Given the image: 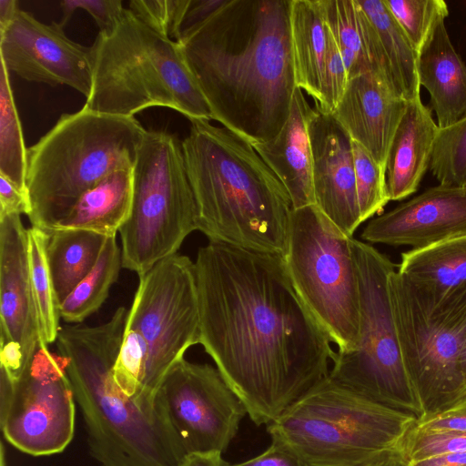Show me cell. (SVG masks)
Masks as SVG:
<instances>
[{"label":"cell","instance_id":"obj_1","mask_svg":"<svg viewBox=\"0 0 466 466\" xmlns=\"http://www.w3.org/2000/svg\"><path fill=\"white\" fill-rule=\"evenodd\" d=\"M205 351L258 426L329 374L331 339L279 255L209 241L195 261Z\"/></svg>","mask_w":466,"mask_h":466},{"label":"cell","instance_id":"obj_2","mask_svg":"<svg viewBox=\"0 0 466 466\" xmlns=\"http://www.w3.org/2000/svg\"><path fill=\"white\" fill-rule=\"evenodd\" d=\"M290 0H228L177 42L212 119L252 145L272 139L297 87Z\"/></svg>","mask_w":466,"mask_h":466},{"label":"cell","instance_id":"obj_3","mask_svg":"<svg viewBox=\"0 0 466 466\" xmlns=\"http://www.w3.org/2000/svg\"><path fill=\"white\" fill-rule=\"evenodd\" d=\"M181 142L197 207V230L209 241L284 256L293 206L253 145L225 127L190 120Z\"/></svg>","mask_w":466,"mask_h":466},{"label":"cell","instance_id":"obj_4","mask_svg":"<svg viewBox=\"0 0 466 466\" xmlns=\"http://www.w3.org/2000/svg\"><path fill=\"white\" fill-rule=\"evenodd\" d=\"M127 314L121 306L103 324H66L56 340L66 360L90 452L100 466H180L186 452L160 403L143 408L114 380Z\"/></svg>","mask_w":466,"mask_h":466},{"label":"cell","instance_id":"obj_5","mask_svg":"<svg viewBox=\"0 0 466 466\" xmlns=\"http://www.w3.org/2000/svg\"><path fill=\"white\" fill-rule=\"evenodd\" d=\"M146 131L134 116L85 107L61 115L27 148L25 192L31 227L49 233L106 176L134 167Z\"/></svg>","mask_w":466,"mask_h":466},{"label":"cell","instance_id":"obj_6","mask_svg":"<svg viewBox=\"0 0 466 466\" xmlns=\"http://www.w3.org/2000/svg\"><path fill=\"white\" fill-rule=\"evenodd\" d=\"M90 50L92 89L83 107L134 116L148 107L164 106L189 120H213L178 43L129 8L112 31L98 33Z\"/></svg>","mask_w":466,"mask_h":466},{"label":"cell","instance_id":"obj_7","mask_svg":"<svg viewBox=\"0 0 466 466\" xmlns=\"http://www.w3.org/2000/svg\"><path fill=\"white\" fill-rule=\"evenodd\" d=\"M417 417L362 395L329 376L267 425L271 440L309 466H370L399 458Z\"/></svg>","mask_w":466,"mask_h":466},{"label":"cell","instance_id":"obj_8","mask_svg":"<svg viewBox=\"0 0 466 466\" xmlns=\"http://www.w3.org/2000/svg\"><path fill=\"white\" fill-rule=\"evenodd\" d=\"M360 296V336L355 350L336 351L329 377L375 401L422 416L425 398L402 359L389 278L396 265L372 245L351 239Z\"/></svg>","mask_w":466,"mask_h":466},{"label":"cell","instance_id":"obj_9","mask_svg":"<svg viewBox=\"0 0 466 466\" xmlns=\"http://www.w3.org/2000/svg\"><path fill=\"white\" fill-rule=\"evenodd\" d=\"M133 176L131 210L119 235L122 267L140 277L177 254L197 230V207L182 144L174 135L147 130Z\"/></svg>","mask_w":466,"mask_h":466},{"label":"cell","instance_id":"obj_10","mask_svg":"<svg viewBox=\"0 0 466 466\" xmlns=\"http://www.w3.org/2000/svg\"><path fill=\"white\" fill-rule=\"evenodd\" d=\"M352 237L318 208L292 210L282 257L290 280L338 351L356 349L360 336V296Z\"/></svg>","mask_w":466,"mask_h":466},{"label":"cell","instance_id":"obj_11","mask_svg":"<svg viewBox=\"0 0 466 466\" xmlns=\"http://www.w3.org/2000/svg\"><path fill=\"white\" fill-rule=\"evenodd\" d=\"M389 289L406 369L426 402L461 390L460 358L466 343V283L446 291L419 284L397 268Z\"/></svg>","mask_w":466,"mask_h":466},{"label":"cell","instance_id":"obj_12","mask_svg":"<svg viewBox=\"0 0 466 466\" xmlns=\"http://www.w3.org/2000/svg\"><path fill=\"white\" fill-rule=\"evenodd\" d=\"M199 324L195 262L188 257L174 254L139 277L126 325L147 344L146 404H157V394L167 372L190 347L199 344Z\"/></svg>","mask_w":466,"mask_h":466},{"label":"cell","instance_id":"obj_13","mask_svg":"<svg viewBox=\"0 0 466 466\" xmlns=\"http://www.w3.org/2000/svg\"><path fill=\"white\" fill-rule=\"evenodd\" d=\"M66 360L39 345L15 380L0 372V425L5 440L33 456L62 452L75 432V395Z\"/></svg>","mask_w":466,"mask_h":466},{"label":"cell","instance_id":"obj_14","mask_svg":"<svg viewBox=\"0 0 466 466\" xmlns=\"http://www.w3.org/2000/svg\"><path fill=\"white\" fill-rule=\"evenodd\" d=\"M157 398L186 453H223L247 414L217 368L185 358L167 372Z\"/></svg>","mask_w":466,"mask_h":466},{"label":"cell","instance_id":"obj_15","mask_svg":"<svg viewBox=\"0 0 466 466\" xmlns=\"http://www.w3.org/2000/svg\"><path fill=\"white\" fill-rule=\"evenodd\" d=\"M63 28L19 9L0 31V59L9 72L25 80L68 86L87 97L92 89L90 46L74 42Z\"/></svg>","mask_w":466,"mask_h":466},{"label":"cell","instance_id":"obj_16","mask_svg":"<svg viewBox=\"0 0 466 466\" xmlns=\"http://www.w3.org/2000/svg\"><path fill=\"white\" fill-rule=\"evenodd\" d=\"M39 345L27 228L21 215L14 214L0 218V372L17 380Z\"/></svg>","mask_w":466,"mask_h":466},{"label":"cell","instance_id":"obj_17","mask_svg":"<svg viewBox=\"0 0 466 466\" xmlns=\"http://www.w3.org/2000/svg\"><path fill=\"white\" fill-rule=\"evenodd\" d=\"M315 205L344 235L362 223L358 202L352 139L333 116L314 107L309 126Z\"/></svg>","mask_w":466,"mask_h":466},{"label":"cell","instance_id":"obj_18","mask_svg":"<svg viewBox=\"0 0 466 466\" xmlns=\"http://www.w3.org/2000/svg\"><path fill=\"white\" fill-rule=\"evenodd\" d=\"M466 235V187L439 184L372 218L361 233L370 243L420 248Z\"/></svg>","mask_w":466,"mask_h":466},{"label":"cell","instance_id":"obj_19","mask_svg":"<svg viewBox=\"0 0 466 466\" xmlns=\"http://www.w3.org/2000/svg\"><path fill=\"white\" fill-rule=\"evenodd\" d=\"M408 102L376 71L350 78L333 116L383 168Z\"/></svg>","mask_w":466,"mask_h":466},{"label":"cell","instance_id":"obj_20","mask_svg":"<svg viewBox=\"0 0 466 466\" xmlns=\"http://www.w3.org/2000/svg\"><path fill=\"white\" fill-rule=\"evenodd\" d=\"M371 70L407 102L420 97L418 53L383 0H357Z\"/></svg>","mask_w":466,"mask_h":466},{"label":"cell","instance_id":"obj_21","mask_svg":"<svg viewBox=\"0 0 466 466\" xmlns=\"http://www.w3.org/2000/svg\"><path fill=\"white\" fill-rule=\"evenodd\" d=\"M313 112L303 90L297 86L289 115L280 131L272 139L253 145L287 189L293 209L315 205L309 132Z\"/></svg>","mask_w":466,"mask_h":466},{"label":"cell","instance_id":"obj_22","mask_svg":"<svg viewBox=\"0 0 466 466\" xmlns=\"http://www.w3.org/2000/svg\"><path fill=\"white\" fill-rule=\"evenodd\" d=\"M417 68L440 128L466 116V64L451 41L445 18L435 23L419 51Z\"/></svg>","mask_w":466,"mask_h":466},{"label":"cell","instance_id":"obj_23","mask_svg":"<svg viewBox=\"0 0 466 466\" xmlns=\"http://www.w3.org/2000/svg\"><path fill=\"white\" fill-rule=\"evenodd\" d=\"M438 130L431 109L420 97L408 102L387 157L385 175L390 201L402 200L417 191L430 169Z\"/></svg>","mask_w":466,"mask_h":466},{"label":"cell","instance_id":"obj_24","mask_svg":"<svg viewBox=\"0 0 466 466\" xmlns=\"http://www.w3.org/2000/svg\"><path fill=\"white\" fill-rule=\"evenodd\" d=\"M289 21L296 85L319 106L329 43L321 1L290 0Z\"/></svg>","mask_w":466,"mask_h":466},{"label":"cell","instance_id":"obj_25","mask_svg":"<svg viewBox=\"0 0 466 466\" xmlns=\"http://www.w3.org/2000/svg\"><path fill=\"white\" fill-rule=\"evenodd\" d=\"M133 180V167L111 172L87 190L54 229H83L116 237L130 214Z\"/></svg>","mask_w":466,"mask_h":466},{"label":"cell","instance_id":"obj_26","mask_svg":"<svg viewBox=\"0 0 466 466\" xmlns=\"http://www.w3.org/2000/svg\"><path fill=\"white\" fill-rule=\"evenodd\" d=\"M48 235V264L60 305L93 269L106 237L83 229H54Z\"/></svg>","mask_w":466,"mask_h":466},{"label":"cell","instance_id":"obj_27","mask_svg":"<svg viewBox=\"0 0 466 466\" xmlns=\"http://www.w3.org/2000/svg\"><path fill=\"white\" fill-rule=\"evenodd\" d=\"M397 270L440 291L466 283V235L403 252Z\"/></svg>","mask_w":466,"mask_h":466},{"label":"cell","instance_id":"obj_28","mask_svg":"<svg viewBox=\"0 0 466 466\" xmlns=\"http://www.w3.org/2000/svg\"><path fill=\"white\" fill-rule=\"evenodd\" d=\"M121 267V248L116 237H107L93 269L60 304L61 319L68 324H80L96 312L107 299Z\"/></svg>","mask_w":466,"mask_h":466},{"label":"cell","instance_id":"obj_29","mask_svg":"<svg viewBox=\"0 0 466 466\" xmlns=\"http://www.w3.org/2000/svg\"><path fill=\"white\" fill-rule=\"evenodd\" d=\"M47 232L31 227L27 228V255L31 289L35 303L41 345L56 340L60 324L58 303L47 258Z\"/></svg>","mask_w":466,"mask_h":466},{"label":"cell","instance_id":"obj_30","mask_svg":"<svg viewBox=\"0 0 466 466\" xmlns=\"http://www.w3.org/2000/svg\"><path fill=\"white\" fill-rule=\"evenodd\" d=\"M0 175L25 193L27 148L7 70L0 59Z\"/></svg>","mask_w":466,"mask_h":466},{"label":"cell","instance_id":"obj_31","mask_svg":"<svg viewBox=\"0 0 466 466\" xmlns=\"http://www.w3.org/2000/svg\"><path fill=\"white\" fill-rule=\"evenodd\" d=\"M326 24L340 51L348 81L371 70L357 0H320Z\"/></svg>","mask_w":466,"mask_h":466},{"label":"cell","instance_id":"obj_32","mask_svg":"<svg viewBox=\"0 0 466 466\" xmlns=\"http://www.w3.org/2000/svg\"><path fill=\"white\" fill-rule=\"evenodd\" d=\"M430 170L441 185L466 187V116L439 127Z\"/></svg>","mask_w":466,"mask_h":466},{"label":"cell","instance_id":"obj_33","mask_svg":"<svg viewBox=\"0 0 466 466\" xmlns=\"http://www.w3.org/2000/svg\"><path fill=\"white\" fill-rule=\"evenodd\" d=\"M148 360V348L142 335L126 325L123 340L113 368V377L120 390L143 408L158 406L146 404L143 398L144 382Z\"/></svg>","mask_w":466,"mask_h":466},{"label":"cell","instance_id":"obj_34","mask_svg":"<svg viewBox=\"0 0 466 466\" xmlns=\"http://www.w3.org/2000/svg\"><path fill=\"white\" fill-rule=\"evenodd\" d=\"M388 10L408 36L417 53L433 25L449 15L443 0H383Z\"/></svg>","mask_w":466,"mask_h":466},{"label":"cell","instance_id":"obj_35","mask_svg":"<svg viewBox=\"0 0 466 466\" xmlns=\"http://www.w3.org/2000/svg\"><path fill=\"white\" fill-rule=\"evenodd\" d=\"M356 189L361 221L380 213L390 201L385 168L359 143L352 141Z\"/></svg>","mask_w":466,"mask_h":466},{"label":"cell","instance_id":"obj_36","mask_svg":"<svg viewBox=\"0 0 466 466\" xmlns=\"http://www.w3.org/2000/svg\"><path fill=\"white\" fill-rule=\"evenodd\" d=\"M466 433V386L419 417L409 436Z\"/></svg>","mask_w":466,"mask_h":466},{"label":"cell","instance_id":"obj_37","mask_svg":"<svg viewBox=\"0 0 466 466\" xmlns=\"http://www.w3.org/2000/svg\"><path fill=\"white\" fill-rule=\"evenodd\" d=\"M189 0H131L129 9L146 25L177 41Z\"/></svg>","mask_w":466,"mask_h":466},{"label":"cell","instance_id":"obj_38","mask_svg":"<svg viewBox=\"0 0 466 466\" xmlns=\"http://www.w3.org/2000/svg\"><path fill=\"white\" fill-rule=\"evenodd\" d=\"M461 452H466V433L409 436L403 451L402 462Z\"/></svg>","mask_w":466,"mask_h":466},{"label":"cell","instance_id":"obj_39","mask_svg":"<svg viewBox=\"0 0 466 466\" xmlns=\"http://www.w3.org/2000/svg\"><path fill=\"white\" fill-rule=\"evenodd\" d=\"M347 84L346 67L339 46L329 31V43L322 84V103L319 106L315 107L324 113L333 114L343 96Z\"/></svg>","mask_w":466,"mask_h":466},{"label":"cell","instance_id":"obj_40","mask_svg":"<svg viewBox=\"0 0 466 466\" xmlns=\"http://www.w3.org/2000/svg\"><path fill=\"white\" fill-rule=\"evenodd\" d=\"M64 27L76 9L86 10L95 20L99 33H109L118 23L125 8L121 0H63L60 2Z\"/></svg>","mask_w":466,"mask_h":466},{"label":"cell","instance_id":"obj_41","mask_svg":"<svg viewBox=\"0 0 466 466\" xmlns=\"http://www.w3.org/2000/svg\"><path fill=\"white\" fill-rule=\"evenodd\" d=\"M226 466H309L290 447L272 440L271 445L261 454L240 463Z\"/></svg>","mask_w":466,"mask_h":466},{"label":"cell","instance_id":"obj_42","mask_svg":"<svg viewBox=\"0 0 466 466\" xmlns=\"http://www.w3.org/2000/svg\"><path fill=\"white\" fill-rule=\"evenodd\" d=\"M228 0H189L176 42L185 39Z\"/></svg>","mask_w":466,"mask_h":466},{"label":"cell","instance_id":"obj_43","mask_svg":"<svg viewBox=\"0 0 466 466\" xmlns=\"http://www.w3.org/2000/svg\"><path fill=\"white\" fill-rule=\"evenodd\" d=\"M28 213L29 204L26 194L0 175V218L14 214L27 216Z\"/></svg>","mask_w":466,"mask_h":466},{"label":"cell","instance_id":"obj_44","mask_svg":"<svg viewBox=\"0 0 466 466\" xmlns=\"http://www.w3.org/2000/svg\"><path fill=\"white\" fill-rule=\"evenodd\" d=\"M226 464L221 451H208L186 453L180 466H226Z\"/></svg>","mask_w":466,"mask_h":466},{"label":"cell","instance_id":"obj_45","mask_svg":"<svg viewBox=\"0 0 466 466\" xmlns=\"http://www.w3.org/2000/svg\"><path fill=\"white\" fill-rule=\"evenodd\" d=\"M19 9L15 0H0V31L14 20Z\"/></svg>","mask_w":466,"mask_h":466},{"label":"cell","instance_id":"obj_46","mask_svg":"<svg viewBox=\"0 0 466 466\" xmlns=\"http://www.w3.org/2000/svg\"><path fill=\"white\" fill-rule=\"evenodd\" d=\"M460 372L462 380V388L466 386V343L460 358ZM461 388V389H462Z\"/></svg>","mask_w":466,"mask_h":466},{"label":"cell","instance_id":"obj_47","mask_svg":"<svg viewBox=\"0 0 466 466\" xmlns=\"http://www.w3.org/2000/svg\"><path fill=\"white\" fill-rule=\"evenodd\" d=\"M400 464V461L398 459L392 458V459H387L380 461L377 463H374L370 466H398Z\"/></svg>","mask_w":466,"mask_h":466},{"label":"cell","instance_id":"obj_48","mask_svg":"<svg viewBox=\"0 0 466 466\" xmlns=\"http://www.w3.org/2000/svg\"><path fill=\"white\" fill-rule=\"evenodd\" d=\"M0 466H5V450L3 444H1V456H0Z\"/></svg>","mask_w":466,"mask_h":466}]
</instances>
